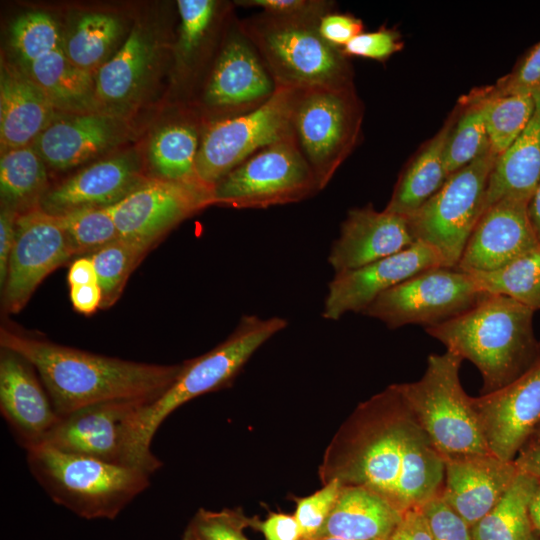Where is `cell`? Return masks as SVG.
Here are the masks:
<instances>
[{
    "label": "cell",
    "instance_id": "obj_20",
    "mask_svg": "<svg viewBox=\"0 0 540 540\" xmlns=\"http://www.w3.org/2000/svg\"><path fill=\"white\" fill-rule=\"evenodd\" d=\"M0 412L16 442L26 451L45 444L61 419L33 365L3 348Z\"/></svg>",
    "mask_w": 540,
    "mask_h": 540
},
{
    "label": "cell",
    "instance_id": "obj_59",
    "mask_svg": "<svg viewBox=\"0 0 540 540\" xmlns=\"http://www.w3.org/2000/svg\"><path fill=\"white\" fill-rule=\"evenodd\" d=\"M312 540H345V539H340V538H335V537H324V538H317V539H312Z\"/></svg>",
    "mask_w": 540,
    "mask_h": 540
},
{
    "label": "cell",
    "instance_id": "obj_24",
    "mask_svg": "<svg viewBox=\"0 0 540 540\" xmlns=\"http://www.w3.org/2000/svg\"><path fill=\"white\" fill-rule=\"evenodd\" d=\"M443 500L472 528L505 495L519 473L492 453L446 458Z\"/></svg>",
    "mask_w": 540,
    "mask_h": 540
},
{
    "label": "cell",
    "instance_id": "obj_50",
    "mask_svg": "<svg viewBox=\"0 0 540 540\" xmlns=\"http://www.w3.org/2000/svg\"><path fill=\"white\" fill-rule=\"evenodd\" d=\"M390 540H433L421 507L403 513Z\"/></svg>",
    "mask_w": 540,
    "mask_h": 540
},
{
    "label": "cell",
    "instance_id": "obj_56",
    "mask_svg": "<svg viewBox=\"0 0 540 540\" xmlns=\"http://www.w3.org/2000/svg\"><path fill=\"white\" fill-rule=\"evenodd\" d=\"M529 514L533 531L540 534V484L531 500Z\"/></svg>",
    "mask_w": 540,
    "mask_h": 540
},
{
    "label": "cell",
    "instance_id": "obj_60",
    "mask_svg": "<svg viewBox=\"0 0 540 540\" xmlns=\"http://www.w3.org/2000/svg\"><path fill=\"white\" fill-rule=\"evenodd\" d=\"M531 540H540V534L533 531Z\"/></svg>",
    "mask_w": 540,
    "mask_h": 540
},
{
    "label": "cell",
    "instance_id": "obj_2",
    "mask_svg": "<svg viewBox=\"0 0 540 540\" xmlns=\"http://www.w3.org/2000/svg\"><path fill=\"white\" fill-rule=\"evenodd\" d=\"M0 346L33 365L60 417L115 400L158 399L183 363L150 364L108 357L28 336L2 326Z\"/></svg>",
    "mask_w": 540,
    "mask_h": 540
},
{
    "label": "cell",
    "instance_id": "obj_11",
    "mask_svg": "<svg viewBox=\"0 0 540 540\" xmlns=\"http://www.w3.org/2000/svg\"><path fill=\"white\" fill-rule=\"evenodd\" d=\"M298 89L277 87L263 105L245 114L208 123L196 158L200 182L209 190L260 149L292 136L291 115Z\"/></svg>",
    "mask_w": 540,
    "mask_h": 540
},
{
    "label": "cell",
    "instance_id": "obj_22",
    "mask_svg": "<svg viewBox=\"0 0 540 540\" xmlns=\"http://www.w3.org/2000/svg\"><path fill=\"white\" fill-rule=\"evenodd\" d=\"M129 128L118 115L105 112L73 114L55 119L32 143L47 166L70 169L120 145Z\"/></svg>",
    "mask_w": 540,
    "mask_h": 540
},
{
    "label": "cell",
    "instance_id": "obj_8",
    "mask_svg": "<svg viewBox=\"0 0 540 540\" xmlns=\"http://www.w3.org/2000/svg\"><path fill=\"white\" fill-rule=\"evenodd\" d=\"M362 118L363 107L353 85L297 90L292 135L320 190L355 147Z\"/></svg>",
    "mask_w": 540,
    "mask_h": 540
},
{
    "label": "cell",
    "instance_id": "obj_54",
    "mask_svg": "<svg viewBox=\"0 0 540 540\" xmlns=\"http://www.w3.org/2000/svg\"><path fill=\"white\" fill-rule=\"evenodd\" d=\"M519 472L540 481V444H526L514 459Z\"/></svg>",
    "mask_w": 540,
    "mask_h": 540
},
{
    "label": "cell",
    "instance_id": "obj_48",
    "mask_svg": "<svg viewBox=\"0 0 540 540\" xmlns=\"http://www.w3.org/2000/svg\"><path fill=\"white\" fill-rule=\"evenodd\" d=\"M361 19L351 14L331 11L318 22V32L329 45L342 50L353 38L363 32Z\"/></svg>",
    "mask_w": 540,
    "mask_h": 540
},
{
    "label": "cell",
    "instance_id": "obj_55",
    "mask_svg": "<svg viewBox=\"0 0 540 540\" xmlns=\"http://www.w3.org/2000/svg\"><path fill=\"white\" fill-rule=\"evenodd\" d=\"M528 217L540 244V182L529 201Z\"/></svg>",
    "mask_w": 540,
    "mask_h": 540
},
{
    "label": "cell",
    "instance_id": "obj_41",
    "mask_svg": "<svg viewBox=\"0 0 540 540\" xmlns=\"http://www.w3.org/2000/svg\"><path fill=\"white\" fill-rule=\"evenodd\" d=\"M75 255L88 256L119 237L109 207H82L56 215Z\"/></svg>",
    "mask_w": 540,
    "mask_h": 540
},
{
    "label": "cell",
    "instance_id": "obj_10",
    "mask_svg": "<svg viewBox=\"0 0 540 540\" xmlns=\"http://www.w3.org/2000/svg\"><path fill=\"white\" fill-rule=\"evenodd\" d=\"M313 170L293 135L243 161L213 188V205L262 209L300 202L319 192Z\"/></svg>",
    "mask_w": 540,
    "mask_h": 540
},
{
    "label": "cell",
    "instance_id": "obj_33",
    "mask_svg": "<svg viewBox=\"0 0 540 540\" xmlns=\"http://www.w3.org/2000/svg\"><path fill=\"white\" fill-rule=\"evenodd\" d=\"M539 484L519 472L501 500L471 528L472 540H531L529 508Z\"/></svg>",
    "mask_w": 540,
    "mask_h": 540
},
{
    "label": "cell",
    "instance_id": "obj_43",
    "mask_svg": "<svg viewBox=\"0 0 540 540\" xmlns=\"http://www.w3.org/2000/svg\"><path fill=\"white\" fill-rule=\"evenodd\" d=\"M316 492L295 498V511L293 513L301 531V540L312 539L322 528L332 512L342 489L337 480L322 484Z\"/></svg>",
    "mask_w": 540,
    "mask_h": 540
},
{
    "label": "cell",
    "instance_id": "obj_1",
    "mask_svg": "<svg viewBox=\"0 0 540 540\" xmlns=\"http://www.w3.org/2000/svg\"><path fill=\"white\" fill-rule=\"evenodd\" d=\"M322 484L368 489L404 513L441 495L444 461L391 384L339 427L318 468Z\"/></svg>",
    "mask_w": 540,
    "mask_h": 540
},
{
    "label": "cell",
    "instance_id": "obj_16",
    "mask_svg": "<svg viewBox=\"0 0 540 540\" xmlns=\"http://www.w3.org/2000/svg\"><path fill=\"white\" fill-rule=\"evenodd\" d=\"M209 205H213L210 192L152 177L109 210L120 238L150 250L171 229Z\"/></svg>",
    "mask_w": 540,
    "mask_h": 540
},
{
    "label": "cell",
    "instance_id": "obj_49",
    "mask_svg": "<svg viewBox=\"0 0 540 540\" xmlns=\"http://www.w3.org/2000/svg\"><path fill=\"white\" fill-rule=\"evenodd\" d=\"M250 528L262 533L264 540H301V531L293 514L270 512L264 520L252 517Z\"/></svg>",
    "mask_w": 540,
    "mask_h": 540
},
{
    "label": "cell",
    "instance_id": "obj_26",
    "mask_svg": "<svg viewBox=\"0 0 540 540\" xmlns=\"http://www.w3.org/2000/svg\"><path fill=\"white\" fill-rule=\"evenodd\" d=\"M156 42L138 24L121 47L96 72L95 97L99 111L116 115V109L130 103L143 89L152 71Z\"/></svg>",
    "mask_w": 540,
    "mask_h": 540
},
{
    "label": "cell",
    "instance_id": "obj_47",
    "mask_svg": "<svg viewBox=\"0 0 540 540\" xmlns=\"http://www.w3.org/2000/svg\"><path fill=\"white\" fill-rule=\"evenodd\" d=\"M236 5L258 7L264 13L288 18L321 19L333 11L334 2L327 0H240Z\"/></svg>",
    "mask_w": 540,
    "mask_h": 540
},
{
    "label": "cell",
    "instance_id": "obj_17",
    "mask_svg": "<svg viewBox=\"0 0 540 540\" xmlns=\"http://www.w3.org/2000/svg\"><path fill=\"white\" fill-rule=\"evenodd\" d=\"M147 404L139 400H115L81 408L61 417L43 445L129 466L131 428L137 414Z\"/></svg>",
    "mask_w": 540,
    "mask_h": 540
},
{
    "label": "cell",
    "instance_id": "obj_9",
    "mask_svg": "<svg viewBox=\"0 0 540 540\" xmlns=\"http://www.w3.org/2000/svg\"><path fill=\"white\" fill-rule=\"evenodd\" d=\"M496 159L489 147L450 174L424 205L406 217L414 239L432 247L445 267L456 268L483 213L487 183Z\"/></svg>",
    "mask_w": 540,
    "mask_h": 540
},
{
    "label": "cell",
    "instance_id": "obj_53",
    "mask_svg": "<svg viewBox=\"0 0 540 540\" xmlns=\"http://www.w3.org/2000/svg\"><path fill=\"white\" fill-rule=\"evenodd\" d=\"M67 281L70 287L98 283L92 260L88 256L76 259L70 265Z\"/></svg>",
    "mask_w": 540,
    "mask_h": 540
},
{
    "label": "cell",
    "instance_id": "obj_12",
    "mask_svg": "<svg viewBox=\"0 0 540 540\" xmlns=\"http://www.w3.org/2000/svg\"><path fill=\"white\" fill-rule=\"evenodd\" d=\"M485 293L469 273L437 266L385 291L362 314L391 329L411 324L427 328L464 313Z\"/></svg>",
    "mask_w": 540,
    "mask_h": 540
},
{
    "label": "cell",
    "instance_id": "obj_32",
    "mask_svg": "<svg viewBox=\"0 0 540 540\" xmlns=\"http://www.w3.org/2000/svg\"><path fill=\"white\" fill-rule=\"evenodd\" d=\"M48 189L46 164L32 144L1 153V207L27 212L40 206Z\"/></svg>",
    "mask_w": 540,
    "mask_h": 540
},
{
    "label": "cell",
    "instance_id": "obj_36",
    "mask_svg": "<svg viewBox=\"0 0 540 540\" xmlns=\"http://www.w3.org/2000/svg\"><path fill=\"white\" fill-rule=\"evenodd\" d=\"M221 6L215 0L177 1L180 27L174 53L179 73L188 74L199 62L222 13Z\"/></svg>",
    "mask_w": 540,
    "mask_h": 540
},
{
    "label": "cell",
    "instance_id": "obj_7",
    "mask_svg": "<svg viewBox=\"0 0 540 540\" xmlns=\"http://www.w3.org/2000/svg\"><path fill=\"white\" fill-rule=\"evenodd\" d=\"M463 359L446 350L431 354L423 376L395 383L442 459L491 453L472 397L464 391L459 370Z\"/></svg>",
    "mask_w": 540,
    "mask_h": 540
},
{
    "label": "cell",
    "instance_id": "obj_42",
    "mask_svg": "<svg viewBox=\"0 0 540 540\" xmlns=\"http://www.w3.org/2000/svg\"><path fill=\"white\" fill-rule=\"evenodd\" d=\"M251 519L241 508H200L189 524L203 540H249L244 530L250 528Z\"/></svg>",
    "mask_w": 540,
    "mask_h": 540
},
{
    "label": "cell",
    "instance_id": "obj_6",
    "mask_svg": "<svg viewBox=\"0 0 540 540\" xmlns=\"http://www.w3.org/2000/svg\"><path fill=\"white\" fill-rule=\"evenodd\" d=\"M320 19L262 12L239 20L277 87L308 89L353 85L348 58L318 32Z\"/></svg>",
    "mask_w": 540,
    "mask_h": 540
},
{
    "label": "cell",
    "instance_id": "obj_13",
    "mask_svg": "<svg viewBox=\"0 0 540 540\" xmlns=\"http://www.w3.org/2000/svg\"><path fill=\"white\" fill-rule=\"evenodd\" d=\"M276 90L258 51L241 29L239 20H235L203 88L201 104L212 114L208 123L257 109Z\"/></svg>",
    "mask_w": 540,
    "mask_h": 540
},
{
    "label": "cell",
    "instance_id": "obj_23",
    "mask_svg": "<svg viewBox=\"0 0 540 540\" xmlns=\"http://www.w3.org/2000/svg\"><path fill=\"white\" fill-rule=\"evenodd\" d=\"M415 242L406 217L385 209L377 211L369 204L347 213L328 262L335 273L353 270L397 254Z\"/></svg>",
    "mask_w": 540,
    "mask_h": 540
},
{
    "label": "cell",
    "instance_id": "obj_35",
    "mask_svg": "<svg viewBox=\"0 0 540 540\" xmlns=\"http://www.w3.org/2000/svg\"><path fill=\"white\" fill-rule=\"evenodd\" d=\"M475 94L483 101L489 146L498 158L530 121L535 109L533 93L495 95L487 90Z\"/></svg>",
    "mask_w": 540,
    "mask_h": 540
},
{
    "label": "cell",
    "instance_id": "obj_18",
    "mask_svg": "<svg viewBox=\"0 0 540 540\" xmlns=\"http://www.w3.org/2000/svg\"><path fill=\"white\" fill-rule=\"evenodd\" d=\"M444 266L438 253L417 241L407 249L362 267L335 273L328 285L323 317L338 320L363 311L382 293L432 267Z\"/></svg>",
    "mask_w": 540,
    "mask_h": 540
},
{
    "label": "cell",
    "instance_id": "obj_40",
    "mask_svg": "<svg viewBox=\"0 0 540 540\" xmlns=\"http://www.w3.org/2000/svg\"><path fill=\"white\" fill-rule=\"evenodd\" d=\"M10 45L25 70L34 61L63 46L58 25L47 13L27 12L10 25Z\"/></svg>",
    "mask_w": 540,
    "mask_h": 540
},
{
    "label": "cell",
    "instance_id": "obj_52",
    "mask_svg": "<svg viewBox=\"0 0 540 540\" xmlns=\"http://www.w3.org/2000/svg\"><path fill=\"white\" fill-rule=\"evenodd\" d=\"M70 299L76 311L89 315L101 308L102 291L98 283L72 286Z\"/></svg>",
    "mask_w": 540,
    "mask_h": 540
},
{
    "label": "cell",
    "instance_id": "obj_31",
    "mask_svg": "<svg viewBox=\"0 0 540 540\" xmlns=\"http://www.w3.org/2000/svg\"><path fill=\"white\" fill-rule=\"evenodd\" d=\"M453 123L448 122L410 162L399 177L386 211L408 217L445 183V149Z\"/></svg>",
    "mask_w": 540,
    "mask_h": 540
},
{
    "label": "cell",
    "instance_id": "obj_19",
    "mask_svg": "<svg viewBox=\"0 0 540 540\" xmlns=\"http://www.w3.org/2000/svg\"><path fill=\"white\" fill-rule=\"evenodd\" d=\"M529 201L504 197L488 207L474 227L457 269L493 272L540 246L528 217Z\"/></svg>",
    "mask_w": 540,
    "mask_h": 540
},
{
    "label": "cell",
    "instance_id": "obj_29",
    "mask_svg": "<svg viewBox=\"0 0 540 540\" xmlns=\"http://www.w3.org/2000/svg\"><path fill=\"white\" fill-rule=\"evenodd\" d=\"M206 126L192 118L160 127L147 147V160L154 177L212 193L199 180L196 158Z\"/></svg>",
    "mask_w": 540,
    "mask_h": 540
},
{
    "label": "cell",
    "instance_id": "obj_25",
    "mask_svg": "<svg viewBox=\"0 0 540 540\" xmlns=\"http://www.w3.org/2000/svg\"><path fill=\"white\" fill-rule=\"evenodd\" d=\"M55 110L43 90L22 69L1 60V153L31 145L56 119Z\"/></svg>",
    "mask_w": 540,
    "mask_h": 540
},
{
    "label": "cell",
    "instance_id": "obj_44",
    "mask_svg": "<svg viewBox=\"0 0 540 540\" xmlns=\"http://www.w3.org/2000/svg\"><path fill=\"white\" fill-rule=\"evenodd\" d=\"M433 540H472L469 525L443 500L441 495L421 507Z\"/></svg>",
    "mask_w": 540,
    "mask_h": 540
},
{
    "label": "cell",
    "instance_id": "obj_14",
    "mask_svg": "<svg viewBox=\"0 0 540 540\" xmlns=\"http://www.w3.org/2000/svg\"><path fill=\"white\" fill-rule=\"evenodd\" d=\"M75 251L56 215L40 207L16 219V236L6 280L1 287L6 313L20 312L39 284Z\"/></svg>",
    "mask_w": 540,
    "mask_h": 540
},
{
    "label": "cell",
    "instance_id": "obj_58",
    "mask_svg": "<svg viewBox=\"0 0 540 540\" xmlns=\"http://www.w3.org/2000/svg\"><path fill=\"white\" fill-rule=\"evenodd\" d=\"M526 444H540V423L537 425Z\"/></svg>",
    "mask_w": 540,
    "mask_h": 540
},
{
    "label": "cell",
    "instance_id": "obj_39",
    "mask_svg": "<svg viewBox=\"0 0 540 540\" xmlns=\"http://www.w3.org/2000/svg\"><path fill=\"white\" fill-rule=\"evenodd\" d=\"M464 113L453 125L445 149L448 176L471 163L490 146L483 101L473 94Z\"/></svg>",
    "mask_w": 540,
    "mask_h": 540
},
{
    "label": "cell",
    "instance_id": "obj_4",
    "mask_svg": "<svg viewBox=\"0 0 540 540\" xmlns=\"http://www.w3.org/2000/svg\"><path fill=\"white\" fill-rule=\"evenodd\" d=\"M286 326L287 321L278 316L245 315L226 340L184 361L174 383L137 414L129 439V465L156 472L163 463L151 451V443L167 417L192 399L229 386L256 350Z\"/></svg>",
    "mask_w": 540,
    "mask_h": 540
},
{
    "label": "cell",
    "instance_id": "obj_3",
    "mask_svg": "<svg viewBox=\"0 0 540 540\" xmlns=\"http://www.w3.org/2000/svg\"><path fill=\"white\" fill-rule=\"evenodd\" d=\"M534 312L510 297L485 293L464 313L425 331L477 367L485 394L513 381L533 361L539 345Z\"/></svg>",
    "mask_w": 540,
    "mask_h": 540
},
{
    "label": "cell",
    "instance_id": "obj_57",
    "mask_svg": "<svg viewBox=\"0 0 540 540\" xmlns=\"http://www.w3.org/2000/svg\"><path fill=\"white\" fill-rule=\"evenodd\" d=\"M181 540H203L191 524L185 528Z\"/></svg>",
    "mask_w": 540,
    "mask_h": 540
},
{
    "label": "cell",
    "instance_id": "obj_38",
    "mask_svg": "<svg viewBox=\"0 0 540 540\" xmlns=\"http://www.w3.org/2000/svg\"><path fill=\"white\" fill-rule=\"evenodd\" d=\"M148 251L141 245L118 238L88 256L102 291L100 309L111 307L119 299L130 274Z\"/></svg>",
    "mask_w": 540,
    "mask_h": 540
},
{
    "label": "cell",
    "instance_id": "obj_5",
    "mask_svg": "<svg viewBox=\"0 0 540 540\" xmlns=\"http://www.w3.org/2000/svg\"><path fill=\"white\" fill-rule=\"evenodd\" d=\"M27 465L53 502L86 520L115 519L150 485L148 472L41 445Z\"/></svg>",
    "mask_w": 540,
    "mask_h": 540
},
{
    "label": "cell",
    "instance_id": "obj_46",
    "mask_svg": "<svg viewBox=\"0 0 540 540\" xmlns=\"http://www.w3.org/2000/svg\"><path fill=\"white\" fill-rule=\"evenodd\" d=\"M402 47L400 34L395 30L382 27L373 32H362L341 51L347 58L356 56L385 61Z\"/></svg>",
    "mask_w": 540,
    "mask_h": 540
},
{
    "label": "cell",
    "instance_id": "obj_37",
    "mask_svg": "<svg viewBox=\"0 0 540 540\" xmlns=\"http://www.w3.org/2000/svg\"><path fill=\"white\" fill-rule=\"evenodd\" d=\"M469 274L483 292L504 295L533 311L540 310V246L500 270Z\"/></svg>",
    "mask_w": 540,
    "mask_h": 540
},
{
    "label": "cell",
    "instance_id": "obj_15",
    "mask_svg": "<svg viewBox=\"0 0 540 540\" xmlns=\"http://www.w3.org/2000/svg\"><path fill=\"white\" fill-rule=\"evenodd\" d=\"M490 452L513 461L540 423V341L531 364L504 387L472 397Z\"/></svg>",
    "mask_w": 540,
    "mask_h": 540
},
{
    "label": "cell",
    "instance_id": "obj_51",
    "mask_svg": "<svg viewBox=\"0 0 540 540\" xmlns=\"http://www.w3.org/2000/svg\"><path fill=\"white\" fill-rule=\"evenodd\" d=\"M19 214L5 207L0 211V285L6 280L9 260L15 242L16 219Z\"/></svg>",
    "mask_w": 540,
    "mask_h": 540
},
{
    "label": "cell",
    "instance_id": "obj_21",
    "mask_svg": "<svg viewBox=\"0 0 540 540\" xmlns=\"http://www.w3.org/2000/svg\"><path fill=\"white\" fill-rule=\"evenodd\" d=\"M148 179L139 156L125 152L99 160L49 188L39 207L53 215L82 207H110Z\"/></svg>",
    "mask_w": 540,
    "mask_h": 540
},
{
    "label": "cell",
    "instance_id": "obj_45",
    "mask_svg": "<svg viewBox=\"0 0 540 540\" xmlns=\"http://www.w3.org/2000/svg\"><path fill=\"white\" fill-rule=\"evenodd\" d=\"M540 88V42L532 46L510 74L488 90L491 94L533 93Z\"/></svg>",
    "mask_w": 540,
    "mask_h": 540
},
{
    "label": "cell",
    "instance_id": "obj_34",
    "mask_svg": "<svg viewBox=\"0 0 540 540\" xmlns=\"http://www.w3.org/2000/svg\"><path fill=\"white\" fill-rule=\"evenodd\" d=\"M121 32L119 19L110 14H84L63 43L64 53L78 68L95 73L107 61Z\"/></svg>",
    "mask_w": 540,
    "mask_h": 540
},
{
    "label": "cell",
    "instance_id": "obj_28",
    "mask_svg": "<svg viewBox=\"0 0 540 540\" xmlns=\"http://www.w3.org/2000/svg\"><path fill=\"white\" fill-rule=\"evenodd\" d=\"M533 96L535 109L530 121L496 159L487 183L483 212L507 196L530 201L540 182V88Z\"/></svg>",
    "mask_w": 540,
    "mask_h": 540
},
{
    "label": "cell",
    "instance_id": "obj_27",
    "mask_svg": "<svg viewBox=\"0 0 540 540\" xmlns=\"http://www.w3.org/2000/svg\"><path fill=\"white\" fill-rule=\"evenodd\" d=\"M402 516V512L372 491L342 485L332 512L312 539L390 540Z\"/></svg>",
    "mask_w": 540,
    "mask_h": 540
},
{
    "label": "cell",
    "instance_id": "obj_30",
    "mask_svg": "<svg viewBox=\"0 0 540 540\" xmlns=\"http://www.w3.org/2000/svg\"><path fill=\"white\" fill-rule=\"evenodd\" d=\"M23 71L43 90L56 110L72 114L100 112L95 97L96 74L75 66L63 46Z\"/></svg>",
    "mask_w": 540,
    "mask_h": 540
}]
</instances>
